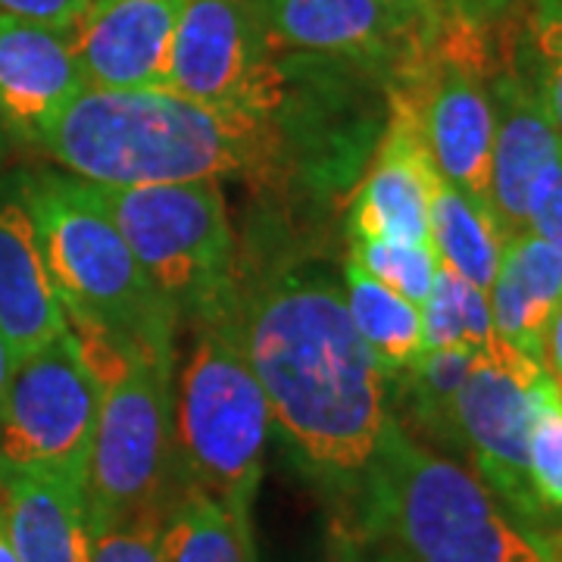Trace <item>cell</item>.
<instances>
[{
  "label": "cell",
  "mask_w": 562,
  "mask_h": 562,
  "mask_svg": "<svg viewBox=\"0 0 562 562\" xmlns=\"http://www.w3.org/2000/svg\"><path fill=\"white\" fill-rule=\"evenodd\" d=\"M235 331L303 472L357 497L391 413L387 379L350 322L341 284L316 262L281 269L247 297Z\"/></svg>",
  "instance_id": "1"
},
{
  "label": "cell",
  "mask_w": 562,
  "mask_h": 562,
  "mask_svg": "<svg viewBox=\"0 0 562 562\" xmlns=\"http://www.w3.org/2000/svg\"><path fill=\"white\" fill-rule=\"evenodd\" d=\"M350 260L366 269L372 279L387 284L401 297L422 306L431 294L435 276L441 269V257L431 244H403V241H369L353 238Z\"/></svg>",
  "instance_id": "25"
},
{
  "label": "cell",
  "mask_w": 562,
  "mask_h": 562,
  "mask_svg": "<svg viewBox=\"0 0 562 562\" xmlns=\"http://www.w3.org/2000/svg\"><path fill=\"white\" fill-rule=\"evenodd\" d=\"M547 560L562 562V525L550 535V541H547Z\"/></svg>",
  "instance_id": "34"
},
{
  "label": "cell",
  "mask_w": 562,
  "mask_h": 562,
  "mask_svg": "<svg viewBox=\"0 0 562 562\" xmlns=\"http://www.w3.org/2000/svg\"><path fill=\"white\" fill-rule=\"evenodd\" d=\"M91 0H0V13L13 20L38 22L57 32H72Z\"/></svg>",
  "instance_id": "28"
},
{
  "label": "cell",
  "mask_w": 562,
  "mask_h": 562,
  "mask_svg": "<svg viewBox=\"0 0 562 562\" xmlns=\"http://www.w3.org/2000/svg\"><path fill=\"white\" fill-rule=\"evenodd\" d=\"M322 562H382V557L362 541L357 531H335V538L325 547Z\"/></svg>",
  "instance_id": "31"
},
{
  "label": "cell",
  "mask_w": 562,
  "mask_h": 562,
  "mask_svg": "<svg viewBox=\"0 0 562 562\" xmlns=\"http://www.w3.org/2000/svg\"><path fill=\"white\" fill-rule=\"evenodd\" d=\"M81 88L69 32L0 13V122L35 135Z\"/></svg>",
  "instance_id": "14"
},
{
  "label": "cell",
  "mask_w": 562,
  "mask_h": 562,
  "mask_svg": "<svg viewBox=\"0 0 562 562\" xmlns=\"http://www.w3.org/2000/svg\"><path fill=\"white\" fill-rule=\"evenodd\" d=\"M0 519H3V497H0Z\"/></svg>",
  "instance_id": "37"
},
{
  "label": "cell",
  "mask_w": 562,
  "mask_h": 562,
  "mask_svg": "<svg viewBox=\"0 0 562 562\" xmlns=\"http://www.w3.org/2000/svg\"><path fill=\"white\" fill-rule=\"evenodd\" d=\"M0 497L16 562H91L85 484L60 472H0Z\"/></svg>",
  "instance_id": "16"
},
{
  "label": "cell",
  "mask_w": 562,
  "mask_h": 562,
  "mask_svg": "<svg viewBox=\"0 0 562 562\" xmlns=\"http://www.w3.org/2000/svg\"><path fill=\"white\" fill-rule=\"evenodd\" d=\"M487 301L497 338L541 362L547 325L562 306V250L535 232L506 238Z\"/></svg>",
  "instance_id": "17"
},
{
  "label": "cell",
  "mask_w": 562,
  "mask_h": 562,
  "mask_svg": "<svg viewBox=\"0 0 562 562\" xmlns=\"http://www.w3.org/2000/svg\"><path fill=\"white\" fill-rule=\"evenodd\" d=\"M403 20H409L416 29H422L428 38H438V32L447 22L443 13V0H387Z\"/></svg>",
  "instance_id": "30"
},
{
  "label": "cell",
  "mask_w": 562,
  "mask_h": 562,
  "mask_svg": "<svg viewBox=\"0 0 562 562\" xmlns=\"http://www.w3.org/2000/svg\"><path fill=\"white\" fill-rule=\"evenodd\" d=\"M494 154H491V216L503 241L528 232V194L550 160L562 157V138L547 120L541 101L509 66L491 85Z\"/></svg>",
  "instance_id": "13"
},
{
  "label": "cell",
  "mask_w": 562,
  "mask_h": 562,
  "mask_svg": "<svg viewBox=\"0 0 562 562\" xmlns=\"http://www.w3.org/2000/svg\"><path fill=\"white\" fill-rule=\"evenodd\" d=\"M3 157H7V140H3V128H0V169H3Z\"/></svg>",
  "instance_id": "36"
},
{
  "label": "cell",
  "mask_w": 562,
  "mask_h": 562,
  "mask_svg": "<svg viewBox=\"0 0 562 562\" xmlns=\"http://www.w3.org/2000/svg\"><path fill=\"white\" fill-rule=\"evenodd\" d=\"M22 206L66 316L94 322L140 353L169 360L176 310L147 281L98 184L47 172L25 181Z\"/></svg>",
  "instance_id": "3"
},
{
  "label": "cell",
  "mask_w": 562,
  "mask_h": 562,
  "mask_svg": "<svg viewBox=\"0 0 562 562\" xmlns=\"http://www.w3.org/2000/svg\"><path fill=\"white\" fill-rule=\"evenodd\" d=\"M475 353L462 347H438L422 350V357L397 379L406 387L409 416L431 441L460 453L457 438V397L472 372Z\"/></svg>",
  "instance_id": "21"
},
{
  "label": "cell",
  "mask_w": 562,
  "mask_h": 562,
  "mask_svg": "<svg viewBox=\"0 0 562 562\" xmlns=\"http://www.w3.org/2000/svg\"><path fill=\"white\" fill-rule=\"evenodd\" d=\"M0 562H16V553H13V543H10V538H7L3 519H0Z\"/></svg>",
  "instance_id": "35"
},
{
  "label": "cell",
  "mask_w": 562,
  "mask_h": 562,
  "mask_svg": "<svg viewBox=\"0 0 562 562\" xmlns=\"http://www.w3.org/2000/svg\"><path fill=\"white\" fill-rule=\"evenodd\" d=\"M509 3L513 0H443V13L469 29H487Z\"/></svg>",
  "instance_id": "29"
},
{
  "label": "cell",
  "mask_w": 562,
  "mask_h": 562,
  "mask_svg": "<svg viewBox=\"0 0 562 562\" xmlns=\"http://www.w3.org/2000/svg\"><path fill=\"white\" fill-rule=\"evenodd\" d=\"M528 232L562 250V157L550 160L528 194Z\"/></svg>",
  "instance_id": "27"
},
{
  "label": "cell",
  "mask_w": 562,
  "mask_h": 562,
  "mask_svg": "<svg viewBox=\"0 0 562 562\" xmlns=\"http://www.w3.org/2000/svg\"><path fill=\"white\" fill-rule=\"evenodd\" d=\"M13 369H16V360H13L7 341L0 338V409H3V401H7V387H10V379H13Z\"/></svg>",
  "instance_id": "33"
},
{
  "label": "cell",
  "mask_w": 562,
  "mask_h": 562,
  "mask_svg": "<svg viewBox=\"0 0 562 562\" xmlns=\"http://www.w3.org/2000/svg\"><path fill=\"white\" fill-rule=\"evenodd\" d=\"M513 69L535 91L562 138V0H531Z\"/></svg>",
  "instance_id": "23"
},
{
  "label": "cell",
  "mask_w": 562,
  "mask_h": 562,
  "mask_svg": "<svg viewBox=\"0 0 562 562\" xmlns=\"http://www.w3.org/2000/svg\"><path fill=\"white\" fill-rule=\"evenodd\" d=\"M435 176L438 169L425 147L416 113L401 98H391V122L384 128L379 160L362 181L350 213V238L431 244L428 194Z\"/></svg>",
  "instance_id": "12"
},
{
  "label": "cell",
  "mask_w": 562,
  "mask_h": 562,
  "mask_svg": "<svg viewBox=\"0 0 562 562\" xmlns=\"http://www.w3.org/2000/svg\"><path fill=\"white\" fill-rule=\"evenodd\" d=\"M184 0H91L69 32L88 88L169 85V54Z\"/></svg>",
  "instance_id": "10"
},
{
  "label": "cell",
  "mask_w": 562,
  "mask_h": 562,
  "mask_svg": "<svg viewBox=\"0 0 562 562\" xmlns=\"http://www.w3.org/2000/svg\"><path fill=\"white\" fill-rule=\"evenodd\" d=\"M101 394L72 331L16 362L0 409V472H60L85 484Z\"/></svg>",
  "instance_id": "8"
},
{
  "label": "cell",
  "mask_w": 562,
  "mask_h": 562,
  "mask_svg": "<svg viewBox=\"0 0 562 562\" xmlns=\"http://www.w3.org/2000/svg\"><path fill=\"white\" fill-rule=\"evenodd\" d=\"M272 416L244 357L235 319L201 325L172 409V435L191 487L250 516L262 479Z\"/></svg>",
  "instance_id": "4"
},
{
  "label": "cell",
  "mask_w": 562,
  "mask_h": 562,
  "mask_svg": "<svg viewBox=\"0 0 562 562\" xmlns=\"http://www.w3.org/2000/svg\"><path fill=\"white\" fill-rule=\"evenodd\" d=\"M528 482L550 516H562V384L543 369L528 428Z\"/></svg>",
  "instance_id": "24"
},
{
  "label": "cell",
  "mask_w": 562,
  "mask_h": 562,
  "mask_svg": "<svg viewBox=\"0 0 562 562\" xmlns=\"http://www.w3.org/2000/svg\"><path fill=\"white\" fill-rule=\"evenodd\" d=\"M541 375V362L528 360L506 341L475 353L457 397V438L475 479L547 553L550 519L528 482V428Z\"/></svg>",
  "instance_id": "7"
},
{
  "label": "cell",
  "mask_w": 562,
  "mask_h": 562,
  "mask_svg": "<svg viewBox=\"0 0 562 562\" xmlns=\"http://www.w3.org/2000/svg\"><path fill=\"white\" fill-rule=\"evenodd\" d=\"M169 360L135 350L125 369L101 387V409L85 472L88 528L166 516L172 482V401Z\"/></svg>",
  "instance_id": "6"
},
{
  "label": "cell",
  "mask_w": 562,
  "mask_h": 562,
  "mask_svg": "<svg viewBox=\"0 0 562 562\" xmlns=\"http://www.w3.org/2000/svg\"><path fill=\"white\" fill-rule=\"evenodd\" d=\"M276 50L338 60H406L431 47L387 0H257Z\"/></svg>",
  "instance_id": "11"
},
{
  "label": "cell",
  "mask_w": 562,
  "mask_h": 562,
  "mask_svg": "<svg viewBox=\"0 0 562 562\" xmlns=\"http://www.w3.org/2000/svg\"><path fill=\"white\" fill-rule=\"evenodd\" d=\"M341 288L350 322L369 347L372 360L379 362L384 379H397L425 350L419 306L372 279L353 260H347Z\"/></svg>",
  "instance_id": "19"
},
{
  "label": "cell",
  "mask_w": 562,
  "mask_h": 562,
  "mask_svg": "<svg viewBox=\"0 0 562 562\" xmlns=\"http://www.w3.org/2000/svg\"><path fill=\"white\" fill-rule=\"evenodd\" d=\"M32 138L69 176L103 188L266 176L279 157L272 120L169 88H81Z\"/></svg>",
  "instance_id": "2"
},
{
  "label": "cell",
  "mask_w": 562,
  "mask_h": 562,
  "mask_svg": "<svg viewBox=\"0 0 562 562\" xmlns=\"http://www.w3.org/2000/svg\"><path fill=\"white\" fill-rule=\"evenodd\" d=\"M162 519L138 516L91 531V562H162Z\"/></svg>",
  "instance_id": "26"
},
{
  "label": "cell",
  "mask_w": 562,
  "mask_h": 562,
  "mask_svg": "<svg viewBox=\"0 0 562 562\" xmlns=\"http://www.w3.org/2000/svg\"><path fill=\"white\" fill-rule=\"evenodd\" d=\"M0 338L16 362L69 338L66 306L22 203H0Z\"/></svg>",
  "instance_id": "15"
},
{
  "label": "cell",
  "mask_w": 562,
  "mask_h": 562,
  "mask_svg": "<svg viewBox=\"0 0 562 562\" xmlns=\"http://www.w3.org/2000/svg\"><path fill=\"white\" fill-rule=\"evenodd\" d=\"M428 235L447 269L482 291L491 288L503 254L501 228L482 201L441 179V172L428 194Z\"/></svg>",
  "instance_id": "18"
},
{
  "label": "cell",
  "mask_w": 562,
  "mask_h": 562,
  "mask_svg": "<svg viewBox=\"0 0 562 562\" xmlns=\"http://www.w3.org/2000/svg\"><path fill=\"white\" fill-rule=\"evenodd\" d=\"M110 216L147 281L176 313L225 316L232 284V225L216 181L98 184Z\"/></svg>",
  "instance_id": "5"
},
{
  "label": "cell",
  "mask_w": 562,
  "mask_h": 562,
  "mask_svg": "<svg viewBox=\"0 0 562 562\" xmlns=\"http://www.w3.org/2000/svg\"><path fill=\"white\" fill-rule=\"evenodd\" d=\"M162 562H257L250 516L198 487L181 491L162 519Z\"/></svg>",
  "instance_id": "20"
},
{
  "label": "cell",
  "mask_w": 562,
  "mask_h": 562,
  "mask_svg": "<svg viewBox=\"0 0 562 562\" xmlns=\"http://www.w3.org/2000/svg\"><path fill=\"white\" fill-rule=\"evenodd\" d=\"M169 91L191 101L272 120L284 106V72L276 60L257 0H184Z\"/></svg>",
  "instance_id": "9"
},
{
  "label": "cell",
  "mask_w": 562,
  "mask_h": 562,
  "mask_svg": "<svg viewBox=\"0 0 562 562\" xmlns=\"http://www.w3.org/2000/svg\"><path fill=\"white\" fill-rule=\"evenodd\" d=\"M541 366L562 384V306L553 313V319H550V325H547Z\"/></svg>",
  "instance_id": "32"
},
{
  "label": "cell",
  "mask_w": 562,
  "mask_h": 562,
  "mask_svg": "<svg viewBox=\"0 0 562 562\" xmlns=\"http://www.w3.org/2000/svg\"><path fill=\"white\" fill-rule=\"evenodd\" d=\"M419 313L425 350L462 347V350L482 353V350L501 341L497 328H494V316H491L487 291L460 279L443 262L435 276L431 294L425 297Z\"/></svg>",
  "instance_id": "22"
}]
</instances>
